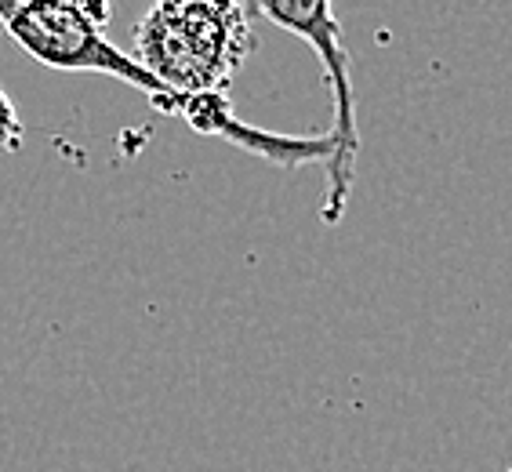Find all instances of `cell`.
<instances>
[{"label":"cell","instance_id":"5b68a950","mask_svg":"<svg viewBox=\"0 0 512 472\" xmlns=\"http://www.w3.org/2000/svg\"><path fill=\"white\" fill-rule=\"evenodd\" d=\"M22 138H26V124L19 117V106L11 102L8 91L0 88V153L22 149Z\"/></svg>","mask_w":512,"mask_h":472},{"label":"cell","instance_id":"3957f363","mask_svg":"<svg viewBox=\"0 0 512 472\" xmlns=\"http://www.w3.org/2000/svg\"><path fill=\"white\" fill-rule=\"evenodd\" d=\"M0 26L30 59L62 73H106L142 91L153 109L175 117L182 95L153 80L131 55L109 44L106 33L91 30L66 0H0Z\"/></svg>","mask_w":512,"mask_h":472},{"label":"cell","instance_id":"277c9868","mask_svg":"<svg viewBox=\"0 0 512 472\" xmlns=\"http://www.w3.org/2000/svg\"><path fill=\"white\" fill-rule=\"evenodd\" d=\"M175 117H182L197 135H215L229 146L244 149L251 157L276 164V168H306V164H320L327 168L331 160V138L327 135H276V131L251 128L233 113L226 91H204V95H182Z\"/></svg>","mask_w":512,"mask_h":472},{"label":"cell","instance_id":"6da1fadb","mask_svg":"<svg viewBox=\"0 0 512 472\" xmlns=\"http://www.w3.org/2000/svg\"><path fill=\"white\" fill-rule=\"evenodd\" d=\"M255 0H153L135 26V62L175 95L226 91L255 51Z\"/></svg>","mask_w":512,"mask_h":472},{"label":"cell","instance_id":"8992f818","mask_svg":"<svg viewBox=\"0 0 512 472\" xmlns=\"http://www.w3.org/2000/svg\"><path fill=\"white\" fill-rule=\"evenodd\" d=\"M66 4L88 22L91 30L106 33V22L113 19V0H66Z\"/></svg>","mask_w":512,"mask_h":472},{"label":"cell","instance_id":"7a4b0ae2","mask_svg":"<svg viewBox=\"0 0 512 472\" xmlns=\"http://www.w3.org/2000/svg\"><path fill=\"white\" fill-rule=\"evenodd\" d=\"M255 11L284 33L309 44L320 66H324L335 124L331 138V160H327V197H324V226H338L353 197L356 160H360V120H356V88H353V59L345 48L342 19L335 0H255Z\"/></svg>","mask_w":512,"mask_h":472}]
</instances>
